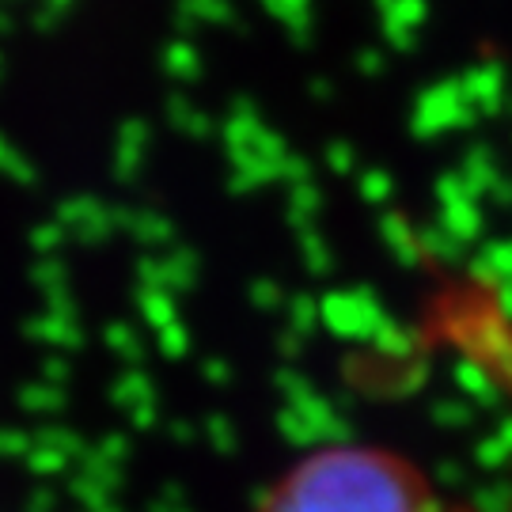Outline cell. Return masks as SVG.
I'll return each mask as SVG.
<instances>
[{"mask_svg": "<svg viewBox=\"0 0 512 512\" xmlns=\"http://www.w3.org/2000/svg\"><path fill=\"white\" fill-rule=\"evenodd\" d=\"M255 512H444L433 482L380 444H323L293 459Z\"/></svg>", "mask_w": 512, "mask_h": 512, "instance_id": "6da1fadb", "label": "cell"}, {"mask_svg": "<svg viewBox=\"0 0 512 512\" xmlns=\"http://www.w3.org/2000/svg\"><path fill=\"white\" fill-rule=\"evenodd\" d=\"M444 315L452 323V338L459 346L512 391V323L505 319V311L494 308L490 296L482 293H456Z\"/></svg>", "mask_w": 512, "mask_h": 512, "instance_id": "7a4b0ae2", "label": "cell"}]
</instances>
